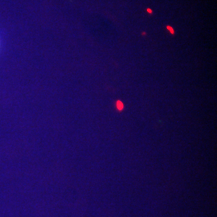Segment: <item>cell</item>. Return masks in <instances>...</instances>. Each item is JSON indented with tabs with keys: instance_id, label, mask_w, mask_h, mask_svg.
Segmentation results:
<instances>
[{
	"instance_id": "1",
	"label": "cell",
	"mask_w": 217,
	"mask_h": 217,
	"mask_svg": "<svg viewBox=\"0 0 217 217\" xmlns=\"http://www.w3.org/2000/svg\"><path fill=\"white\" fill-rule=\"evenodd\" d=\"M117 108L119 110H122L123 108H124V104L121 101H117Z\"/></svg>"
},
{
	"instance_id": "2",
	"label": "cell",
	"mask_w": 217,
	"mask_h": 217,
	"mask_svg": "<svg viewBox=\"0 0 217 217\" xmlns=\"http://www.w3.org/2000/svg\"><path fill=\"white\" fill-rule=\"evenodd\" d=\"M167 29L170 31V32L171 33V34H174V30L172 29V27H170V26H167Z\"/></svg>"
},
{
	"instance_id": "3",
	"label": "cell",
	"mask_w": 217,
	"mask_h": 217,
	"mask_svg": "<svg viewBox=\"0 0 217 217\" xmlns=\"http://www.w3.org/2000/svg\"><path fill=\"white\" fill-rule=\"evenodd\" d=\"M147 11H148V12H149V13H150V14H151V13H152V11H151V10H150V9H147Z\"/></svg>"
}]
</instances>
